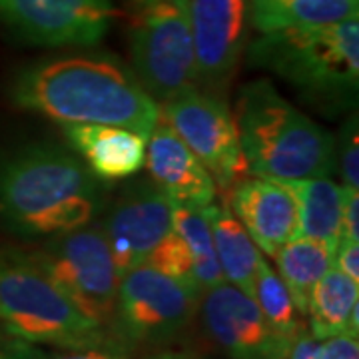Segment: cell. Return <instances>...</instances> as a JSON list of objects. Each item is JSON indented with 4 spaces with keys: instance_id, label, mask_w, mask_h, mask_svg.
<instances>
[{
    "instance_id": "obj_10",
    "label": "cell",
    "mask_w": 359,
    "mask_h": 359,
    "mask_svg": "<svg viewBox=\"0 0 359 359\" xmlns=\"http://www.w3.org/2000/svg\"><path fill=\"white\" fill-rule=\"evenodd\" d=\"M114 14L112 0H0V20L42 46H92Z\"/></svg>"
},
{
    "instance_id": "obj_25",
    "label": "cell",
    "mask_w": 359,
    "mask_h": 359,
    "mask_svg": "<svg viewBox=\"0 0 359 359\" xmlns=\"http://www.w3.org/2000/svg\"><path fill=\"white\" fill-rule=\"evenodd\" d=\"M335 168L339 170L344 186L359 188V142L358 118H351L341 132V138L335 142Z\"/></svg>"
},
{
    "instance_id": "obj_16",
    "label": "cell",
    "mask_w": 359,
    "mask_h": 359,
    "mask_svg": "<svg viewBox=\"0 0 359 359\" xmlns=\"http://www.w3.org/2000/svg\"><path fill=\"white\" fill-rule=\"evenodd\" d=\"M62 132L96 180L112 182L130 178L144 168L148 136L136 130L62 122Z\"/></svg>"
},
{
    "instance_id": "obj_20",
    "label": "cell",
    "mask_w": 359,
    "mask_h": 359,
    "mask_svg": "<svg viewBox=\"0 0 359 359\" xmlns=\"http://www.w3.org/2000/svg\"><path fill=\"white\" fill-rule=\"evenodd\" d=\"M273 257L280 269L278 276L285 283L294 306L302 316H308L309 295L316 283L332 268L334 252L320 240L292 238Z\"/></svg>"
},
{
    "instance_id": "obj_14",
    "label": "cell",
    "mask_w": 359,
    "mask_h": 359,
    "mask_svg": "<svg viewBox=\"0 0 359 359\" xmlns=\"http://www.w3.org/2000/svg\"><path fill=\"white\" fill-rule=\"evenodd\" d=\"M150 178L172 202L205 208L216 196V182L192 150L160 116L148 136L146 162Z\"/></svg>"
},
{
    "instance_id": "obj_22",
    "label": "cell",
    "mask_w": 359,
    "mask_h": 359,
    "mask_svg": "<svg viewBox=\"0 0 359 359\" xmlns=\"http://www.w3.org/2000/svg\"><path fill=\"white\" fill-rule=\"evenodd\" d=\"M172 230L178 231L192 254V283L204 294L224 282L205 208L172 202Z\"/></svg>"
},
{
    "instance_id": "obj_11",
    "label": "cell",
    "mask_w": 359,
    "mask_h": 359,
    "mask_svg": "<svg viewBox=\"0 0 359 359\" xmlns=\"http://www.w3.org/2000/svg\"><path fill=\"white\" fill-rule=\"evenodd\" d=\"M202 318L208 335L231 359H290L294 344L276 334L256 299L231 283L205 292Z\"/></svg>"
},
{
    "instance_id": "obj_29",
    "label": "cell",
    "mask_w": 359,
    "mask_h": 359,
    "mask_svg": "<svg viewBox=\"0 0 359 359\" xmlns=\"http://www.w3.org/2000/svg\"><path fill=\"white\" fill-rule=\"evenodd\" d=\"M290 359H323V347H321L320 339L304 332L294 341Z\"/></svg>"
},
{
    "instance_id": "obj_30",
    "label": "cell",
    "mask_w": 359,
    "mask_h": 359,
    "mask_svg": "<svg viewBox=\"0 0 359 359\" xmlns=\"http://www.w3.org/2000/svg\"><path fill=\"white\" fill-rule=\"evenodd\" d=\"M80 359H126L124 353L114 351V349H108L106 346L94 347V349H82L80 351Z\"/></svg>"
},
{
    "instance_id": "obj_34",
    "label": "cell",
    "mask_w": 359,
    "mask_h": 359,
    "mask_svg": "<svg viewBox=\"0 0 359 359\" xmlns=\"http://www.w3.org/2000/svg\"><path fill=\"white\" fill-rule=\"evenodd\" d=\"M158 359H162V358H158Z\"/></svg>"
},
{
    "instance_id": "obj_26",
    "label": "cell",
    "mask_w": 359,
    "mask_h": 359,
    "mask_svg": "<svg viewBox=\"0 0 359 359\" xmlns=\"http://www.w3.org/2000/svg\"><path fill=\"white\" fill-rule=\"evenodd\" d=\"M341 240L359 242V192L355 188H347V186H344Z\"/></svg>"
},
{
    "instance_id": "obj_2",
    "label": "cell",
    "mask_w": 359,
    "mask_h": 359,
    "mask_svg": "<svg viewBox=\"0 0 359 359\" xmlns=\"http://www.w3.org/2000/svg\"><path fill=\"white\" fill-rule=\"evenodd\" d=\"M102 196L72 152L30 144L0 158V219L20 236H54L90 224Z\"/></svg>"
},
{
    "instance_id": "obj_9",
    "label": "cell",
    "mask_w": 359,
    "mask_h": 359,
    "mask_svg": "<svg viewBox=\"0 0 359 359\" xmlns=\"http://www.w3.org/2000/svg\"><path fill=\"white\" fill-rule=\"evenodd\" d=\"M162 118L170 124L222 188H230L245 168L238 126L228 106L196 86L164 102Z\"/></svg>"
},
{
    "instance_id": "obj_28",
    "label": "cell",
    "mask_w": 359,
    "mask_h": 359,
    "mask_svg": "<svg viewBox=\"0 0 359 359\" xmlns=\"http://www.w3.org/2000/svg\"><path fill=\"white\" fill-rule=\"evenodd\" d=\"M321 347H323V359H359V346L355 335H334Z\"/></svg>"
},
{
    "instance_id": "obj_27",
    "label": "cell",
    "mask_w": 359,
    "mask_h": 359,
    "mask_svg": "<svg viewBox=\"0 0 359 359\" xmlns=\"http://www.w3.org/2000/svg\"><path fill=\"white\" fill-rule=\"evenodd\" d=\"M332 268L339 269L347 278L359 282V242L341 240L335 250Z\"/></svg>"
},
{
    "instance_id": "obj_7",
    "label": "cell",
    "mask_w": 359,
    "mask_h": 359,
    "mask_svg": "<svg viewBox=\"0 0 359 359\" xmlns=\"http://www.w3.org/2000/svg\"><path fill=\"white\" fill-rule=\"evenodd\" d=\"M130 54L138 82L154 100L168 102L192 88L198 72L186 0L142 8L132 26Z\"/></svg>"
},
{
    "instance_id": "obj_3",
    "label": "cell",
    "mask_w": 359,
    "mask_h": 359,
    "mask_svg": "<svg viewBox=\"0 0 359 359\" xmlns=\"http://www.w3.org/2000/svg\"><path fill=\"white\" fill-rule=\"evenodd\" d=\"M236 126L245 166L259 178H330L335 170L334 136L287 102L268 80L242 88Z\"/></svg>"
},
{
    "instance_id": "obj_8",
    "label": "cell",
    "mask_w": 359,
    "mask_h": 359,
    "mask_svg": "<svg viewBox=\"0 0 359 359\" xmlns=\"http://www.w3.org/2000/svg\"><path fill=\"white\" fill-rule=\"evenodd\" d=\"M200 295L192 283L142 264L120 278L112 321L132 344L158 346L192 321Z\"/></svg>"
},
{
    "instance_id": "obj_32",
    "label": "cell",
    "mask_w": 359,
    "mask_h": 359,
    "mask_svg": "<svg viewBox=\"0 0 359 359\" xmlns=\"http://www.w3.org/2000/svg\"><path fill=\"white\" fill-rule=\"evenodd\" d=\"M134 4H138L140 8H146V6H152V4H158V2H174V0H132Z\"/></svg>"
},
{
    "instance_id": "obj_24",
    "label": "cell",
    "mask_w": 359,
    "mask_h": 359,
    "mask_svg": "<svg viewBox=\"0 0 359 359\" xmlns=\"http://www.w3.org/2000/svg\"><path fill=\"white\" fill-rule=\"evenodd\" d=\"M146 264L156 268L158 271H162V273H166L170 278L192 283V254H190L186 242L180 238L178 231H168L166 238L156 245L154 252L148 256Z\"/></svg>"
},
{
    "instance_id": "obj_19",
    "label": "cell",
    "mask_w": 359,
    "mask_h": 359,
    "mask_svg": "<svg viewBox=\"0 0 359 359\" xmlns=\"http://www.w3.org/2000/svg\"><path fill=\"white\" fill-rule=\"evenodd\" d=\"M205 216L210 222L222 276L231 285L254 297V280L262 259L256 244L228 205H205Z\"/></svg>"
},
{
    "instance_id": "obj_23",
    "label": "cell",
    "mask_w": 359,
    "mask_h": 359,
    "mask_svg": "<svg viewBox=\"0 0 359 359\" xmlns=\"http://www.w3.org/2000/svg\"><path fill=\"white\" fill-rule=\"evenodd\" d=\"M254 299L262 309L268 325L282 339L294 344L299 335L306 332L304 316L297 311L292 302L282 278L269 268V264L262 257L257 264L256 280H254Z\"/></svg>"
},
{
    "instance_id": "obj_31",
    "label": "cell",
    "mask_w": 359,
    "mask_h": 359,
    "mask_svg": "<svg viewBox=\"0 0 359 359\" xmlns=\"http://www.w3.org/2000/svg\"><path fill=\"white\" fill-rule=\"evenodd\" d=\"M0 359H40L30 349L20 346H0Z\"/></svg>"
},
{
    "instance_id": "obj_18",
    "label": "cell",
    "mask_w": 359,
    "mask_h": 359,
    "mask_svg": "<svg viewBox=\"0 0 359 359\" xmlns=\"http://www.w3.org/2000/svg\"><path fill=\"white\" fill-rule=\"evenodd\" d=\"M359 0H248V20L262 34L358 18Z\"/></svg>"
},
{
    "instance_id": "obj_15",
    "label": "cell",
    "mask_w": 359,
    "mask_h": 359,
    "mask_svg": "<svg viewBox=\"0 0 359 359\" xmlns=\"http://www.w3.org/2000/svg\"><path fill=\"white\" fill-rule=\"evenodd\" d=\"M230 205L252 242L266 256H276L295 236V202L282 182L259 176L240 178L231 190Z\"/></svg>"
},
{
    "instance_id": "obj_17",
    "label": "cell",
    "mask_w": 359,
    "mask_h": 359,
    "mask_svg": "<svg viewBox=\"0 0 359 359\" xmlns=\"http://www.w3.org/2000/svg\"><path fill=\"white\" fill-rule=\"evenodd\" d=\"M292 194L297 212L294 238L320 240L335 254L341 240L344 186L330 178L282 182Z\"/></svg>"
},
{
    "instance_id": "obj_13",
    "label": "cell",
    "mask_w": 359,
    "mask_h": 359,
    "mask_svg": "<svg viewBox=\"0 0 359 359\" xmlns=\"http://www.w3.org/2000/svg\"><path fill=\"white\" fill-rule=\"evenodd\" d=\"M198 80L222 86L244 50L248 0H186Z\"/></svg>"
},
{
    "instance_id": "obj_12",
    "label": "cell",
    "mask_w": 359,
    "mask_h": 359,
    "mask_svg": "<svg viewBox=\"0 0 359 359\" xmlns=\"http://www.w3.org/2000/svg\"><path fill=\"white\" fill-rule=\"evenodd\" d=\"M102 230L122 278L130 269L146 264L156 245L172 230V200L154 182H138L116 200Z\"/></svg>"
},
{
    "instance_id": "obj_1",
    "label": "cell",
    "mask_w": 359,
    "mask_h": 359,
    "mask_svg": "<svg viewBox=\"0 0 359 359\" xmlns=\"http://www.w3.org/2000/svg\"><path fill=\"white\" fill-rule=\"evenodd\" d=\"M16 106L56 122L122 126L150 136L160 106L138 78L104 58H56L18 72L11 86Z\"/></svg>"
},
{
    "instance_id": "obj_5",
    "label": "cell",
    "mask_w": 359,
    "mask_h": 359,
    "mask_svg": "<svg viewBox=\"0 0 359 359\" xmlns=\"http://www.w3.org/2000/svg\"><path fill=\"white\" fill-rule=\"evenodd\" d=\"M0 321L30 344L76 351L106 346L102 325L86 318L56 287L32 254L0 252Z\"/></svg>"
},
{
    "instance_id": "obj_6",
    "label": "cell",
    "mask_w": 359,
    "mask_h": 359,
    "mask_svg": "<svg viewBox=\"0 0 359 359\" xmlns=\"http://www.w3.org/2000/svg\"><path fill=\"white\" fill-rule=\"evenodd\" d=\"M56 287L86 318L98 325L114 320L120 276L102 224H86L54 233L48 244L32 254Z\"/></svg>"
},
{
    "instance_id": "obj_21",
    "label": "cell",
    "mask_w": 359,
    "mask_h": 359,
    "mask_svg": "<svg viewBox=\"0 0 359 359\" xmlns=\"http://www.w3.org/2000/svg\"><path fill=\"white\" fill-rule=\"evenodd\" d=\"M359 304V282L347 278L339 269L330 268L309 295L308 316L311 335L330 339L349 332L351 311Z\"/></svg>"
},
{
    "instance_id": "obj_33",
    "label": "cell",
    "mask_w": 359,
    "mask_h": 359,
    "mask_svg": "<svg viewBox=\"0 0 359 359\" xmlns=\"http://www.w3.org/2000/svg\"><path fill=\"white\" fill-rule=\"evenodd\" d=\"M162 359H196L192 355H186V353H164V355H160Z\"/></svg>"
},
{
    "instance_id": "obj_4",
    "label": "cell",
    "mask_w": 359,
    "mask_h": 359,
    "mask_svg": "<svg viewBox=\"0 0 359 359\" xmlns=\"http://www.w3.org/2000/svg\"><path fill=\"white\" fill-rule=\"evenodd\" d=\"M248 58L311 100L337 106L358 90L359 20L266 32L252 42Z\"/></svg>"
}]
</instances>
